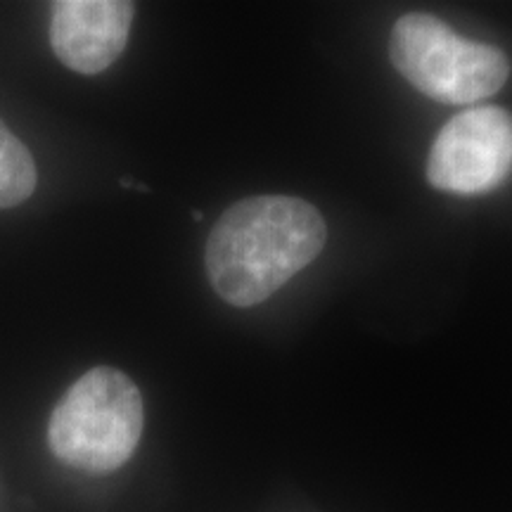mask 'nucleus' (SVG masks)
<instances>
[{"instance_id":"423d86ee","label":"nucleus","mask_w":512,"mask_h":512,"mask_svg":"<svg viewBox=\"0 0 512 512\" xmlns=\"http://www.w3.org/2000/svg\"><path fill=\"white\" fill-rule=\"evenodd\" d=\"M36 164L27 145L0 119V209L29 200L36 190Z\"/></svg>"},{"instance_id":"f03ea898","label":"nucleus","mask_w":512,"mask_h":512,"mask_svg":"<svg viewBox=\"0 0 512 512\" xmlns=\"http://www.w3.org/2000/svg\"><path fill=\"white\" fill-rule=\"evenodd\" d=\"M143 425V396L136 382L117 368H93L55 406L48 444L64 465L107 475L131 460Z\"/></svg>"},{"instance_id":"f257e3e1","label":"nucleus","mask_w":512,"mask_h":512,"mask_svg":"<svg viewBox=\"0 0 512 512\" xmlns=\"http://www.w3.org/2000/svg\"><path fill=\"white\" fill-rule=\"evenodd\" d=\"M328 242L320 211L299 197L264 195L235 202L211 228L204 252L209 283L223 302H266Z\"/></svg>"},{"instance_id":"20e7f679","label":"nucleus","mask_w":512,"mask_h":512,"mask_svg":"<svg viewBox=\"0 0 512 512\" xmlns=\"http://www.w3.org/2000/svg\"><path fill=\"white\" fill-rule=\"evenodd\" d=\"M512 171V117L501 107H470L441 128L427 155V181L453 195H482Z\"/></svg>"},{"instance_id":"7ed1b4c3","label":"nucleus","mask_w":512,"mask_h":512,"mask_svg":"<svg viewBox=\"0 0 512 512\" xmlns=\"http://www.w3.org/2000/svg\"><path fill=\"white\" fill-rule=\"evenodd\" d=\"M389 60L415 91L441 105H475L508 81L510 62L501 50L470 41L427 12L396 19Z\"/></svg>"},{"instance_id":"39448f33","label":"nucleus","mask_w":512,"mask_h":512,"mask_svg":"<svg viewBox=\"0 0 512 512\" xmlns=\"http://www.w3.org/2000/svg\"><path fill=\"white\" fill-rule=\"evenodd\" d=\"M136 5L126 0H60L50 17V46L64 67L93 76L124 53Z\"/></svg>"}]
</instances>
